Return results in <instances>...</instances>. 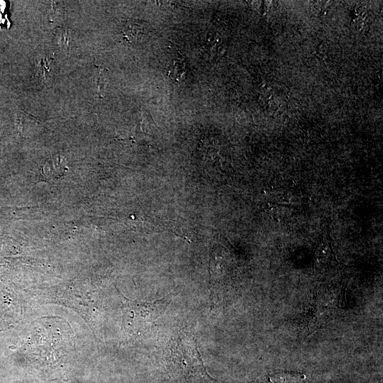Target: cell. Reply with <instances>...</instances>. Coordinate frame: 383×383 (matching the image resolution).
Listing matches in <instances>:
<instances>
[{
  "label": "cell",
  "instance_id": "obj_5",
  "mask_svg": "<svg viewBox=\"0 0 383 383\" xmlns=\"http://www.w3.org/2000/svg\"><path fill=\"white\" fill-rule=\"evenodd\" d=\"M146 24L142 21H130L123 29V34L128 37L130 42L135 41L140 36L145 33Z\"/></svg>",
  "mask_w": 383,
  "mask_h": 383
},
{
  "label": "cell",
  "instance_id": "obj_3",
  "mask_svg": "<svg viewBox=\"0 0 383 383\" xmlns=\"http://www.w3.org/2000/svg\"><path fill=\"white\" fill-rule=\"evenodd\" d=\"M73 33L67 28H57L54 33L56 45L62 50H70L72 46Z\"/></svg>",
  "mask_w": 383,
  "mask_h": 383
},
{
  "label": "cell",
  "instance_id": "obj_1",
  "mask_svg": "<svg viewBox=\"0 0 383 383\" xmlns=\"http://www.w3.org/2000/svg\"><path fill=\"white\" fill-rule=\"evenodd\" d=\"M167 360L171 370L187 377H209L195 339L187 333L172 338L167 348Z\"/></svg>",
  "mask_w": 383,
  "mask_h": 383
},
{
  "label": "cell",
  "instance_id": "obj_4",
  "mask_svg": "<svg viewBox=\"0 0 383 383\" xmlns=\"http://www.w3.org/2000/svg\"><path fill=\"white\" fill-rule=\"evenodd\" d=\"M306 377L301 373L282 372L270 377L271 383H304Z\"/></svg>",
  "mask_w": 383,
  "mask_h": 383
},
{
  "label": "cell",
  "instance_id": "obj_6",
  "mask_svg": "<svg viewBox=\"0 0 383 383\" xmlns=\"http://www.w3.org/2000/svg\"><path fill=\"white\" fill-rule=\"evenodd\" d=\"M50 60L48 57H41L38 65L36 64V76L38 79L44 81L48 80L51 72Z\"/></svg>",
  "mask_w": 383,
  "mask_h": 383
},
{
  "label": "cell",
  "instance_id": "obj_2",
  "mask_svg": "<svg viewBox=\"0 0 383 383\" xmlns=\"http://www.w3.org/2000/svg\"><path fill=\"white\" fill-rule=\"evenodd\" d=\"M173 293L153 302H140L126 299L123 303V323L124 328L135 335L146 333L163 315L171 301Z\"/></svg>",
  "mask_w": 383,
  "mask_h": 383
}]
</instances>
